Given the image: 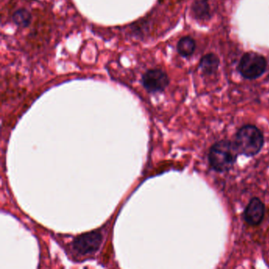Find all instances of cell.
I'll return each instance as SVG.
<instances>
[{"mask_svg": "<svg viewBox=\"0 0 269 269\" xmlns=\"http://www.w3.org/2000/svg\"><path fill=\"white\" fill-rule=\"evenodd\" d=\"M238 154L234 142L223 140L212 146L209 152V163L215 171H228L234 166Z\"/></svg>", "mask_w": 269, "mask_h": 269, "instance_id": "1", "label": "cell"}, {"mask_svg": "<svg viewBox=\"0 0 269 269\" xmlns=\"http://www.w3.org/2000/svg\"><path fill=\"white\" fill-rule=\"evenodd\" d=\"M264 142L262 131L255 126L247 125L238 130L234 144L239 154L254 157L262 150Z\"/></svg>", "mask_w": 269, "mask_h": 269, "instance_id": "2", "label": "cell"}, {"mask_svg": "<svg viewBox=\"0 0 269 269\" xmlns=\"http://www.w3.org/2000/svg\"><path fill=\"white\" fill-rule=\"evenodd\" d=\"M267 60L258 53H246L238 64V70L241 75L246 79H256L266 72Z\"/></svg>", "mask_w": 269, "mask_h": 269, "instance_id": "3", "label": "cell"}, {"mask_svg": "<svg viewBox=\"0 0 269 269\" xmlns=\"http://www.w3.org/2000/svg\"><path fill=\"white\" fill-rule=\"evenodd\" d=\"M103 235L99 230L86 233L74 239L72 246L74 251L81 255L93 254L101 247Z\"/></svg>", "mask_w": 269, "mask_h": 269, "instance_id": "4", "label": "cell"}, {"mask_svg": "<svg viewBox=\"0 0 269 269\" xmlns=\"http://www.w3.org/2000/svg\"><path fill=\"white\" fill-rule=\"evenodd\" d=\"M170 83L168 76L163 70L152 69L147 70L142 77V85L149 93L163 92Z\"/></svg>", "mask_w": 269, "mask_h": 269, "instance_id": "5", "label": "cell"}, {"mask_svg": "<svg viewBox=\"0 0 269 269\" xmlns=\"http://www.w3.org/2000/svg\"><path fill=\"white\" fill-rule=\"evenodd\" d=\"M266 213V207L258 198L251 199L245 209L244 219L250 226H257L262 223Z\"/></svg>", "mask_w": 269, "mask_h": 269, "instance_id": "6", "label": "cell"}, {"mask_svg": "<svg viewBox=\"0 0 269 269\" xmlns=\"http://www.w3.org/2000/svg\"><path fill=\"white\" fill-rule=\"evenodd\" d=\"M219 66V58L216 54L209 53L202 57L200 61L199 68L202 73L207 75L214 74Z\"/></svg>", "mask_w": 269, "mask_h": 269, "instance_id": "7", "label": "cell"}, {"mask_svg": "<svg viewBox=\"0 0 269 269\" xmlns=\"http://www.w3.org/2000/svg\"><path fill=\"white\" fill-rule=\"evenodd\" d=\"M192 10L196 19L207 21L211 18L209 0H194Z\"/></svg>", "mask_w": 269, "mask_h": 269, "instance_id": "8", "label": "cell"}, {"mask_svg": "<svg viewBox=\"0 0 269 269\" xmlns=\"http://www.w3.org/2000/svg\"><path fill=\"white\" fill-rule=\"evenodd\" d=\"M196 49V43L190 37H183L179 40L177 45V51L182 57L191 56Z\"/></svg>", "mask_w": 269, "mask_h": 269, "instance_id": "9", "label": "cell"}, {"mask_svg": "<svg viewBox=\"0 0 269 269\" xmlns=\"http://www.w3.org/2000/svg\"><path fill=\"white\" fill-rule=\"evenodd\" d=\"M12 20L18 27H28L32 21V14L25 9L16 10L12 16Z\"/></svg>", "mask_w": 269, "mask_h": 269, "instance_id": "10", "label": "cell"}]
</instances>
